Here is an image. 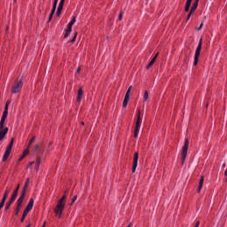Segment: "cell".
Listing matches in <instances>:
<instances>
[{"label":"cell","mask_w":227,"mask_h":227,"mask_svg":"<svg viewBox=\"0 0 227 227\" xmlns=\"http://www.w3.org/2000/svg\"><path fill=\"white\" fill-rule=\"evenodd\" d=\"M64 0H62L60 1L59 3V5L58 7L57 10V12H56V16H59L60 15V14L61 13L62 10L63 8V5H64Z\"/></svg>","instance_id":"17"},{"label":"cell","mask_w":227,"mask_h":227,"mask_svg":"<svg viewBox=\"0 0 227 227\" xmlns=\"http://www.w3.org/2000/svg\"><path fill=\"white\" fill-rule=\"evenodd\" d=\"M83 94V90L82 87L79 88L78 90L77 97V100L78 102L81 101Z\"/></svg>","instance_id":"18"},{"label":"cell","mask_w":227,"mask_h":227,"mask_svg":"<svg viewBox=\"0 0 227 227\" xmlns=\"http://www.w3.org/2000/svg\"><path fill=\"white\" fill-rule=\"evenodd\" d=\"M27 227H31V224H29H29H28V225H27Z\"/></svg>","instance_id":"35"},{"label":"cell","mask_w":227,"mask_h":227,"mask_svg":"<svg viewBox=\"0 0 227 227\" xmlns=\"http://www.w3.org/2000/svg\"><path fill=\"white\" fill-rule=\"evenodd\" d=\"M224 175L226 177H227V170H226V171H225V173H224ZM226 181L227 182V179H226Z\"/></svg>","instance_id":"34"},{"label":"cell","mask_w":227,"mask_h":227,"mask_svg":"<svg viewBox=\"0 0 227 227\" xmlns=\"http://www.w3.org/2000/svg\"><path fill=\"white\" fill-rule=\"evenodd\" d=\"M57 2L58 1H57V0H55L54 2L53 5V7H52V9H51V13H50L49 16V17H48V22H50L51 20V19H52L53 15L54 13H55V11L56 5H57Z\"/></svg>","instance_id":"16"},{"label":"cell","mask_w":227,"mask_h":227,"mask_svg":"<svg viewBox=\"0 0 227 227\" xmlns=\"http://www.w3.org/2000/svg\"><path fill=\"white\" fill-rule=\"evenodd\" d=\"M198 2H199V1H198V0H197V1H195L194 5H193V7H192V9H191L190 13H189V15H188V17H187V21H188V20L189 19V18H190V16H191V15L193 14V13L194 12V11H195V10L197 8V7L198 5Z\"/></svg>","instance_id":"15"},{"label":"cell","mask_w":227,"mask_h":227,"mask_svg":"<svg viewBox=\"0 0 227 227\" xmlns=\"http://www.w3.org/2000/svg\"><path fill=\"white\" fill-rule=\"evenodd\" d=\"M77 196L76 195V196H75L73 197V199L71 200V202L70 204V205L71 206V205H73V204L75 203V201H76V200H77Z\"/></svg>","instance_id":"26"},{"label":"cell","mask_w":227,"mask_h":227,"mask_svg":"<svg viewBox=\"0 0 227 227\" xmlns=\"http://www.w3.org/2000/svg\"><path fill=\"white\" fill-rule=\"evenodd\" d=\"M148 97H149V94H148L147 91H145V93L144 94V100L145 101H146L147 100H148Z\"/></svg>","instance_id":"25"},{"label":"cell","mask_w":227,"mask_h":227,"mask_svg":"<svg viewBox=\"0 0 227 227\" xmlns=\"http://www.w3.org/2000/svg\"><path fill=\"white\" fill-rule=\"evenodd\" d=\"M8 128L5 127V128L4 129L1 131V134H0V139H1V140H2V139L5 138V136L7 134V132L8 131Z\"/></svg>","instance_id":"22"},{"label":"cell","mask_w":227,"mask_h":227,"mask_svg":"<svg viewBox=\"0 0 227 227\" xmlns=\"http://www.w3.org/2000/svg\"><path fill=\"white\" fill-rule=\"evenodd\" d=\"M138 159H139V154H138V152H136L134 154L133 166H132V173H135L136 170L137 165H138Z\"/></svg>","instance_id":"14"},{"label":"cell","mask_w":227,"mask_h":227,"mask_svg":"<svg viewBox=\"0 0 227 227\" xmlns=\"http://www.w3.org/2000/svg\"><path fill=\"white\" fill-rule=\"evenodd\" d=\"M203 26V23H201V24H200V26L199 27H198V28H197V30H199L200 29H201L202 28V27Z\"/></svg>","instance_id":"30"},{"label":"cell","mask_w":227,"mask_h":227,"mask_svg":"<svg viewBox=\"0 0 227 227\" xmlns=\"http://www.w3.org/2000/svg\"><path fill=\"white\" fill-rule=\"evenodd\" d=\"M66 198V195H63L62 197L59 200L57 204L56 205L55 208V213L56 216H58L59 218H60L61 216L64 206L65 205Z\"/></svg>","instance_id":"1"},{"label":"cell","mask_w":227,"mask_h":227,"mask_svg":"<svg viewBox=\"0 0 227 227\" xmlns=\"http://www.w3.org/2000/svg\"><path fill=\"white\" fill-rule=\"evenodd\" d=\"M123 11L121 10V11H120V12L119 14V20H120L122 19V18H123Z\"/></svg>","instance_id":"28"},{"label":"cell","mask_w":227,"mask_h":227,"mask_svg":"<svg viewBox=\"0 0 227 227\" xmlns=\"http://www.w3.org/2000/svg\"><path fill=\"white\" fill-rule=\"evenodd\" d=\"M192 2V0H188L186 1V4H185V11L186 12H187L189 11V9L190 5H191V3Z\"/></svg>","instance_id":"23"},{"label":"cell","mask_w":227,"mask_h":227,"mask_svg":"<svg viewBox=\"0 0 227 227\" xmlns=\"http://www.w3.org/2000/svg\"><path fill=\"white\" fill-rule=\"evenodd\" d=\"M202 41H203V40H202V37H201V39H200V41H199L198 46H197V49H196V52H195L194 60V65L195 66H197V63H198L200 52H201V47H202Z\"/></svg>","instance_id":"6"},{"label":"cell","mask_w":227,"mask_h":227,"mask_svg":"<svg viewBox=\"0 0 227 227\" xmlns=\"http://www.w3.org/2000/svg\"><path fill=\"white\" fill-rule=\"evenodd\" d=\"M34 201L33 198H31V199H30V201L28 202L27 205L26 206V208H25L24 211L23 213L22 214V216H21L20 221L22 223H23L24 221V219L26 218V216H27L28 212L32 209L33 205H34Z\"/></svg>","instance_id":"3"},{"label":"cell","mask_w":227,"mask_h":227,"mask_svg":"<svg viewBox=\"0 0 227 227\" xmlns=\"http://www.w3.org/2000/svg\"><path fill=\"white\" fill-rule=\"evenodd\" d=\"M188 146H189V141L188 139H186L183 147L182 152H181V161L182 165H183L185 162V159H186V155H187V152H188Z\"/></svg>","instance_id":"7"},{"label":"cell","mask_w":227,"mask_h":227,"mask_svg":"<svg viewBox=\"0 0 227 227\" xmlns=\"http://www.w3.org/2000/svg\"><path fill=\"white\" fill-rule=\"evenodd\" d=\"M141 121H142V119H141V111L139 110L138 111V113H137V121H136L135 131H134V137H135V138H137L138 135H139L140 128V125H141Z\"/></svg>","instance_id":"4"},{"label":"cell","mask_w":227,"mask_h":227,"mask_svg":"<svg viewBox=\"0 0 227 227\" xmlns=\"http://www.w3.org/2000/svg\"><path fill=\"white\" fill-rule=\"evenodd\" d=\"M9 194V191L8 190H6L5 191V193L4 194V196H3V198H2V201H1V208H2V207L4 206V205L5 202V201H6V199H7V197H8V196Z\"/></svg>","instance_id":"19"},{"label":"cell","mask_w":227,"mask_h":227,"mask_svg":"<svg viewBox=\"0 0 227 227\" xmlns=\"http://www.w3.org/2000/svg\"><path fill=\"white\" fill-rule=\"evenodd\" d=\"M131 223H130V224H129L128 226H127V227H131Z\"/></svg>","instance_id":"36"},{"label":"cell","mask_w":227,"mask_h":227,"mask_svg":"<svg viewBox=\"0 0 227 227\" xmlns=\"http://www.w3.org/2000/svg\"><path fill=\"white\" fill-rule=\"evenodd\" d=\"M80 70H81V67H78L77 69V73H79Z\"/></svg>","instance_id":"33"},{"label":"cell","mask_w":227,"mask_h":227,"mask_svg":"<svg viewBox=\"0 0 227 227\" xmlns=\"http://www.w3.org/2000/svg\"><path fill=\"white\" fill-rule=\"evenodd\" d=\"M13 143H14V139H13V138H12V139H11V141H10V143H9V145L7 147V149H6V150H5L4 155V156H3V162H6L7 159H8V158L9 155H10L11 150H12V149L13 146Z\"/></svg>","instance_id":"8"},{"label":"cell","mask_w":227,"mask_h":227,"mask_svg":"<svg viewBox=\"0 0 227 227\" xmlns=\"http://www.w3.org/2000/svg\"><path fill=\"white\" fill-rule=\"evenodd\" d=\"M77 32H75V33L74 34L73 37L69 40V42H73L75 41V39L77 38Z\"/></svg>","instance_id":"27"},{"label":"cell","mask_w":227,"mask_h":227,"mask_svg":"<svg viewBox=\"0 0 227 227\" xmlns=\"http://www.w3.org/2000/svg\"><path fill=\"white\" fill-rule=\"evenodd\" d=\"M132 89V86H131L129 88L127 93H126V96L125 97L124 100L123 102V108H125L127 107L129 101L130 99V94H131V92Z\"/></svg>","instance_id":"13"},{"label":"cell","mask_w":227,"mask_h":227,"mask_svg":"<svg viewBox=\"0 0 227 227\" xmlns=\"http://www.w3.org/2000/svg\"><path fill=\"white\" fill-rule=\"evenodd\" d=\"M46 221H44V223L43 224L42 227H45V226H46Z\"/></svg>","instance_id":"32"},{"label":"cell","mask_w":227,"mask_h":227,"mask_svg":"<svg viewBox=\"0 0 227 227\" xmlns=\"http://www.w3.org/2000/svg\"><path fill=\"white\" fill-rule=\"evenodd\" d=\"M23 86V82L21 80L18 81L15 83L11 90L13 93H16L20 91Z\"/></svg>","instance_id":"12"},{"label":"cell","mask_w":227,"mask_h":227,"mask_svg":"<svg viewBox=\"0 0 227 227\" xmlns=\"http://www.w3.org/2000/svg\"><path fill=\"white\" fill-rule=\"evenodd\" d=\"M199 225H200V221H197L194 227H199Z\"/></svg>","instance_id":"31"},{"label":"cell","mask_w":227,"mask_h":227,"mask_svg":"<svg viewBox=\"0 0 227 227\" xmlns=\"http://www.w3.org/2000/svg\"><path fill=\"white\" fill-rule=\"evenodd\" d=\"M40 158H38L36 159V171H38L39 170V168L40 167Z\"/></svg>","instance_id":"24"},{"label":"cell","mask_w":227,"mask_h":227,"mask_svg":"<svg viewBox=\"0 0 227 227\" xmlns=\"http://www.w3.org/2000/svg\"><path fill=\"white\" fill-rule=\"evenodd\" d=\"M9 104H10V101L8 100L6 102L5 111L3 112L2 118H1V129H2V128L3 127V126L4 125L5 120H6V118H7V115H8V108Z\"/></svg>","instance_id":"10"},{"label":"cell","mask_w":227,"mask_h":227,"mask_svg":"<svg viewBox=\"0 0 227 227\" xmlns=\"http://www.w3.org/2000/svg\"><path fill=\"white\" fill-rule=\"evenodd\" d=\"M203 183H204V177L202 176L201 178L199 181V185H198V188H197V193H200L203 187Z\"/></svg>","instance_id":"21"},{"label":"cell","mask_w":227,"mask_h":227,"mask_svg":"<svg viewBox=\"0 0 227 227\" xmlns=\"http://www.w3.org/2000/svg\"><path fill=\"white\" fill-rule=\"evenodd\" d=\"M158 55L159 53L158 52V53H157L156 54V55H155L154 57L153 58V59L151 60V61L149 63V64H148V65L146 66V69H150L151 66H152L153 65L154 63V62L155 61V60H156V59H157V57H158Z\"/></svg>","instance_id":"20"},{"label":"cell","mask_w":227,"mask_h":227,"mask_svg":"<svg viewBox=\"0 0 227 227\" xmlns=\"http://www.w3.org/2000/svg\"><path fill=\"white\" fill-rule=\"evenodd\" d=\"M35 138V137H33L30 140L29 143H28V145L27 147L26 148V150H24L23 153L22 154V156L20 157L19 159V161H21L23 160L29 154V149H30V146H31L32 144V143H33V141L34 140Z\"/></svg>","instance_id":"11"},{"label":"cell","mask_w":227,"mask_h":227,"mask_svg":"<svg viewBox=\"0 0 227 227\" xmlns=\"http://www.w3.org/2000/svg\"><path fill=\"white\" fill-rule=\"evenodd\" d=\"M20 186V184H18L17 187L16 188L15 190L13 191L12 195V197H11V198H10V200H9V201L8 203L7 204V205H6V207H5V211H7V210H8L9 207L11 206V205L13 203L15 199L16 198V197H17V193H18V191H19V189Z\"/></svg>","instance_id":"5"},{"label":"cell","mask_w":227,"mask_h":227,"mask_svg":"<svg viewBox=\"0 0 227 227\" xmlns=\"http://www.w3.org/2000/svg\"><path fill=\"white\" fill-rule=\"evenodd\" d=\"M29 183V178H27V179L26 180V181H25L24 187L23 190H22L20 197H19V198L18 199V201H17V205H16V211H15V215L16 216L18 215V213L19 212L20 207H21L22 203L23 202L24 200V197H25V193H26V191H27Z\"/></svg>","instance_id":"2"},{"label":"cell","mask_w":227,"mask_h":227,"mask_svg":"<svg viewBox=\"0 0 227 227\" xmlns=\"http://www.w3.org/2000/svg\"><path fill=\"white\" fill-rule=\"evenodd\" d=\"M75 21H76V16H73V18H72V19L71 20L69 23L67 24L66 29L65 30V32L64 33V38H66V37H67L70 33V32H71L72 27H73V25Z\"/></svg>","instance_id":"9"},{"label":"cell","mask_w":227,"mask_h":227,"mask_svg":"<svg viewBox=\"0 0 227 227\" xmlns=\"http://www.w3.org/2000/svg\"><path fill=\"white\" fill-rule=\"evenodd\" d=\"M34 163V162H30L29 163H28V165L27 168H29V167H30V166H31L32 165H33Z\"/></svg>","instance_id":"29"}]
</instances>
